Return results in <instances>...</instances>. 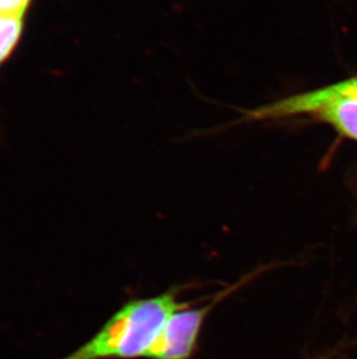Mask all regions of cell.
Returning <instances> with one entry per match:
<instances>
[{
	"mask_svg": "<svg viewBox=\"0 0 357 359\" xmlns=\"http://www.w3.org/2000/svg\"><path fill=\"white\" fill-rule=\"evenodd\" d=\"M183 290L174 286L155 297L130 299L92 339L62 359H148L169 316L195 304L180 300Z\"/></svg>",
	"mask_w": 357,
	"mask_h": 359,
	"instance_id": "6da1fadb",
	"label": "cell"
},
{
	"mask_svg": "<svg viewBox=\"0 0 357 359\" xmlns=\"http://www.w3.org/2000/svg\"><path fill=\"white\" fill-rule=\"evenodd\" d=\"M265 270L266 268L256 269L255 271L251 272L234 284L217 292L203 305L194 307L192 304L173 313L164 325L155 346H152L148 359H192L199 349L203 325L216 306L261 275Z\"/></svg>",
	"mask_w": 357,
	"mask_h": 359,
	"instance_id": "7a4b0ae2",
	"label": "cell"
},
{
	"mask_svg": "<svg viewBox=\"0 0 357 359\" xmlns=\"http://www.w3.org/2000/svg\"><path fill=\"white\" fill-rule=\"evenodd\" d=\"M27 18L0 13V69L13 57L26 31Z\"/></svg>",
	"mask_w": 357,
	"mask_h": 359,
	"instance_id": "3957f363",
	"label": "cell"
},
{
	"mask_svg": "<svg viewBox=\"0 0 357 359\" xmlns=\"http://www.w3.org/2000/svg\"><path fill=\"white\" fill-rule=\"evenodd\" d=\"M34 0H0V13L27 18Z\"/></svg>",
	"mask_w": 357,
	"mask_h": 359,
	"instance_id": "277c9868",
	"label": "cell"
},
{
	"mask_svg": "<svg viewBox=\"0 0 357 359\" xmlns=\"http://www.w3.org/2000/svg\"><path fill=\"white\" fill-rule=\"evenodd\" d=\"M314 359H330V355H325V356L317 357V358Z\"/></svg>",
	"mask_w": 357,
	"mask_h": 359,
	"instance_id": "5b68a950",
	"label": "cell"
}]
</instances>
